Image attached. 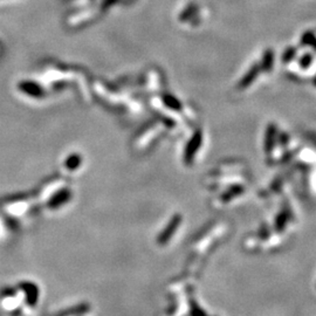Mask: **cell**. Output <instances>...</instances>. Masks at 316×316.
<instances>
[{
    "instance_id": "cell-3",
    "label": "cell",
    "mask_w": 316,
    "mask_h": 316,
    "mask_svg": "<svg viewBox=\"0 0 316 316\" xmlns=\"http://www.w3.org/2000/svg\"><path fill=\"white\" fill-rule=\"evenodd\" d=\"M24 290H26V294H27V303H28L29 306H34L36 303V301H38V297H39V290L38 287H36L35 285H33L32 282L29 284V282H27L23 286Z\"/></svg>"
},
{
    "instance_id": "cell-4",
    "label": "cell",
    "mask_w": 316,
    "mask_h": 316,
    "mask_svg": "<svg viewBox=\"0 0 316 316\" xmlns=\"http://www.w3.org/2000/svg\"><path fill=\"white\" fill-rule=\"evenodd\" d=\"M20 88L24 92L32 94V95H39V93H41V90L34 83H29V82H25V83L20 84Z\"/></svg>"
},
{
    "instance_id": "cell-6",
    "label": "cell",
    "mask_w": 316,
    "mask_h": 316,
    "mask_svg": "<svg viewBox=\"0 0 316 316\" xmlns=\"http://www.w3.org/2000/svg\"><path fill=\"white\" fill-rule=\"evenodd\" d=\"M197 10V6L196 5H190L189 7L186 8V10L184 11V13L182 14V17H181V19L182 20H186V19H189V18L192 16V14L194 13V12H196Z\"/></svg>"
},
{
    "instance_id": "cell-1",
    "label": "cell",
    "mask_w": 316,
    "mask_h": 316,
    "mask_svg": "<svg viewBox=\"0 0 316 316\" xmlns=\"http://www.w3.org/2000/svg\"><path fill=\"white\" fill-rule=\"evenodd\" d=\"M178 224H179V218L176 217L175 219L168 225V227H166V229L164 230L162 233H160L159 237H158V244H165V242L168 241V240L172 237V235L175 233Z\"/></svg>"
},
{
    "instance_id": "cell-7",
    "label": "cell",
    "mask_w": 316,
    "mask_h": 316,
    "mask_svg": "<svg viewBox=\"0 0 316 316\" xmlns=\"http://www.w3.org/2000/svg\"><path fill=\"white\" fill-rule=\"evenodd\" d=\"M105 1H107V4H105H105H103V6H105V7H107V6L114 4V2L116 1V0H105Z\"/></svg>"
},
{
    "instance_id": "cell-5",
    "label": "cell",
    "mask_w": 316,
    "mask_h": 316,
    "mask_svg": "<svg viewBox=\"0 0 316 316\" xmlns=\"http://www.w3.org/2000/svg\"><path fill=\"white\" fill-rule=\"evenodd\" d=\"M190 313H191V316H208L206 315V313L203 311L198 305H197L196 301L193 300L190 301Z\"/></svg>"
},
{
    "instance_id": "cell-2",
    "label": "cell",
    "mask_w": 316,
    "mask_h": 316,
    "mask_svg": "<svg viewBox=\"0 0 316 316\" xmlns=\"http://www.w3.org/2000/svg\"><path fill=\"white\" fill-rule=\"evenodd\" d=\"M90 306L88 303H80V305H75L71 307V308H67L65 311H62L57 316H74V315H82L86 314V313L89 312Z\"/></svg>"
}]
</instances>
